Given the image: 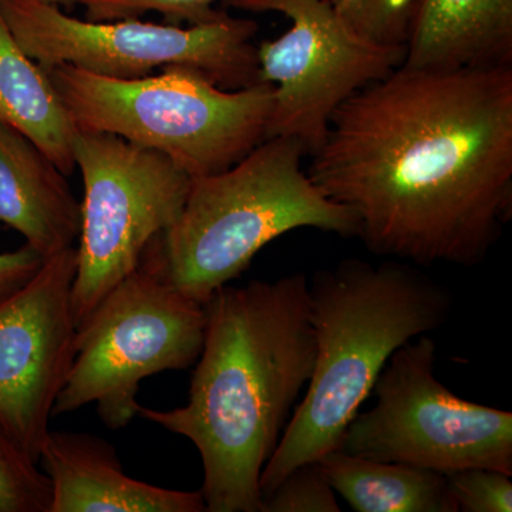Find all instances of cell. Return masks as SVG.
I'll list each match as a JSON object with an SVG mask.
<instances>
[{"label": "cell", "instance_id": "6", "mask_svg": "<svg viewBox=\"0 0 512 512\" xmlns=\"http://www.w3.org/2000/svg\"><path fill=\"white\" fill-rule=\"evenodd\" d=\"M205 325V305L141 261L76 326L72 369L53 416L96 404L109 429H124L137 416L146 377L195 365Z\"/></svg>", "mask_w": 512, "mask_h": 512}, {"label": "cell", "instance_id": "3", "mask_svg": "<svg viewBox=\"0 0 512 512\" xmlns=\"http://www.w3.org/2000/svg\"><path fill=\"white\" fill-rule=\"evenodd\" d=\"M453 296L413 264L345 259L309 282L315 365L301 403L259 478L271 493L303 464L339 447L397 349L450 318Z\"/></svg>", "mask_w": 512, "mask_h": 512}, {"label": "cell", "instance_id": "8", "mask_svg": "<svg viewBox=\"0 0 512 512\" xmlns=\"http://www.w3.org/2000/svg\"><path fill=\"white\" fill-rule=\"evenodd\" d=\"M437 346L427 335L397 349L377 377L376 404L357 413L338 450L450 476L491 468L512 476V413L467 402L434 376Z\"/></svg>", "mask_w": 512, "mask_h": 512}, {"label": "cell", "instance_id": "15", "mask_svg": "<svg viewBox=\"0 0 512 512\" xmlns=\"http://www.w3.org/2000/svg\"><path fill=\"white\" fill-rule=\"evenodd\" d=\"M0 121L32 140L64 175L76 168V124L49 76L12 36L0 13Z\"/></svg>", "mask_w": 512, "mask_h": 512}, {"label": "cell", "instance_id": "7", "mask_svg": "<svg viewBox=\"0 0 512 512\" xmlns=\"http://www.w3.org/2000/svg\"><path fill=\"white\" fill-rule=\"evenodd\" d=\"M0 13L20 49L42 69L66 63L97 76L133 80L185 67L224 90L262 82L252 43L258 23L252 19L227 15L190 28L140 19L89 22L37 0H0Z\"/></svg>", "mask_w": 512, "mask_h": 512}, {"label": "cell", "instance_id": "20", "mask_svg": "<svg viewBox=\"0 0 512 512\" xmlns=\"http://www.w3.org/2000/svg\"><path fill=\"white\" fill-rule=\"evenodd\" d=\"M261 512H340L336 493L318 463L295 468L262 497Z\"/></svg>", "mask_w": 512, "mask_h": 512}, {"label": "cell", "instance_id": "19", "mask_svg": "<svg viewBox=\"0 0 512 512\" xmlns=\"http://www.w3.org/2000/svg\"><path fill=\"white\" fill-rule=\"evenodd\" d=\"M217 0H77L86 9L89 22L138 19L147 12H158L175 23L207 25L224 19L227 13L214 8Z\"/></svg>", "mask_w": 512, "mask_h": 512}, {"label": "cell", "instance_id": "23", "mask_svg": "<svg viewBox=\"0 0 512 512\" xmlns=\"http://www.w3.org/2000/svg\"><path fill=\"white\" fill-rule=\"evenodd\" d=\"M37 2L46 3V5H53L60 8V6H70L77 3V0H37Z\"/></svg>", "mask_w": 512, "mask_h": 512}, {"label": "cell", "instance_id": "11", "mask_svg": "<svg viewBox=\"0 0 512 512\" xmlns=\"http://www.w3.org/2000/svg\"><path fill=\"white\" fill-rule=\"evenodd\" d=\"M76 271L77 248L63 249L0 301V419L35 461L73 365Z\"/></svg>", "mask_w": 512, "mask_h": 512}, {"label": "cell", "instance_id": "10", "mask_svg": "<svg viewBox=\"0 0 512 512\" xmlns=\"http://www.w3.org/2000/svg\"><path fill=\"white\" fill-rule=\"evenodd\" d=\"M245 12H276L292 22L258 47L262 82L275 86L266 138H292L318 153L335 111L363 87L402 66L404 47L360 35L325 0H222Z\"/></svg>", "mask_w": 512, "mask_h": 512}, {"label": "cell", "instance_id": "5", "mask_svg": "<svg viewBox=\"0 0 512 512\" xmlns=\"http://www.w3.org/2000/svg\"><path fill=\"white\" fill-rule=\"evenodd\" d=\"M77 128L116 134L164 154L191 178L220 174L266 140L275 86L224 90L171 67L121 80L60 63L43 69Z\"/></svg>", "mask_w": 512, "mask_h": 512}, {"label": "cell", "instance_id": "21", "mask_svg": "<svg viewBox=\"0 0 512 512\" xmlns=\"http://www.w3.org/2000/svg\"><path fill=\"white\" fill-rule=\"evenodd\" d=\"M458 511L511 512L510 476L491 468H466L447 476Z\"/></svg>", "mask_w": 512, "mask_h": 512}, {"label": "cell", "instance_id": "4", "mask_svg": "<svg viewBox=\"0 0 512 512\" xmlns=\"http://www.w3.org/2000/svg\"><path fill=\"white\" fill-rule=\"evenodd\" d=\"M303 156L292 138H266L228 170L192 178L180 217L150 242L141 261L205 305L262 248L293 229L357 237L355 214L313 184Z\"/></svg>", "mask_w": 512, "mask_h": 512}, {"label": "cell", "instance_id": "9", "mask_svg": "<svg viewBox=\"0 0 512 512\" xmlns=\"http://www.w3.org/2000/svg\"><path fill=\"white\" fill-rule=\"evenodd\" d=\"M73 154L84 183L72 289L77 326L177 221L192 178L164 154L103 131L77 128Z\"/></svg>", "mask_w": 512, "mask_h": 512}, {"label": "cell", "instance_id": "18", "mask_svg": "<svg viewBox=\"0 0 512 512\" xmlns=\"http://www.w3.org/2000/svg\"><path fill=\"white\" fill-rule=\"evenodd\" d=\"M360 35L384 46L404 47L414 0H325Z\"/></svg>", "mask_w": 512, "mask_h": 512}, {"label": "cell", "instance_id": "1", "mask_svg": "<svg viewBox=\"0 0 512 512\" xmlns=\"http://www.w3.org/2000/svg\"><path fill=\"white\" fill-rule=\"evenodd\" d=\"M309 177L376 255L474 268L512 215V66H399L333 114Z\"/></svg>", "mask_w": 512, "mask_h": 512}, {"label": "cell", "instance_id": "17", "mask_svg": "<svg viewBox=\"0 0 512 512\" xmlns=\"http://www.w3.org/2000/svg\"><path fill=\"white\" fill-rule=\"evenodd\" d=\"M0 419V512H49L52 485Z\"/></svg>", "mask_w": 512, "mask_h": 512}, {"label": "cell", "instance_id": "12", "mask_svg": "<svg viewBox=\"0 0 512 512\" xmlns=\"http://www.w3.org/2000/svg\"><path fill=\"white\" fill-rule=\"evenodd\" d=\"M37 463L50 485L49 512H205L201 491H178L134 480L114 447L99 437L52 431Z\"/></svg>", "mask_w": 512, "mask_h": 512}, {"label": "cell", "instance_id": "2", "mask_svg": "<svg viewBox=\"0 0 512 512\" xmlns=\"http://www.w3.org/2000/svg\"><path fill=\"white\" fill-rule=\"evenodd\" d=\"M204 345L183 407L137 416L183 436L204 467L208 512H261L259 478L315 365L309 281L225 285L205 303Z\"/></svg>", "mask_w": 512, "mask_h": 512}, {"label": "cell", "instance_id": "13", "mask_svg": "<svg viewBox=\"0 0 512 512\" xmlns=\"http://www.w3.org/2000/svg\"><path fill=\"white\" fill-rule=\"evenodd\" d=\"M0 222L50 258L73 247L82 205L66 175L25 134L0 121Z\"/></svg>", "mask_w": 512, "mask_h": 512}, {"label": "cell", "instance_id": "22", "mask_svg": "<svg viewBox=\"0 0 512 512\" xmlns=\"http://www.w3.org/2000/svg\"><path fill=\"white\" fill-rule=\"evenodd\" d=\"M45 258L28 244L0 254V301L18 292L40 271Z\"/></svg>", "mask_w": 512, "mask_h": 512}, {"label": "cell", "instance_id": "14", "mask_svg": "<svg viewBox=\"0 0 512 512\" xmlns=\"http://www.w3.org/2000/svg\"><path fill=\"white\" fill-rule=\"evenodd\" d=\"M402 66H512V0H414Z\"/></svg>", "mask_w": 512, "mask_h": 512}, {"label": "cell", "instance_id": "16", "mask_svg": "<svg viewBox=\"0 0 512 512\" xmlns=\"http://www.w3.org/2000/svg\"><path fill=\"white\" fill-rule=\"evenodd\" d=\"M330 487L357 512H457L447 476L330 451L318 461Z\"/></svg>", "mask_w": 512, "mask_h": 512}]
</instances>
